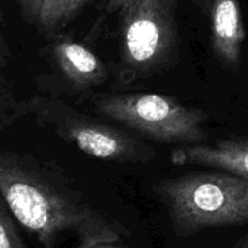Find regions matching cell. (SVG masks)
Masks as SVG:
<instances>
[{
  "label": "cell",
  "instance_id": "ba28073f",
  "mask_svg": "<svg viewBox=\"0 0 248 248\" xmlns=\"http://www.w3.org/2000/svg\"><path fill=\"white\" fill-rule=\"evenodd\" d=\"M51 51L59 70L73 87L89 89L108 79V68L99 56L71 38L60 35L52 43Z\"/></svg>",
  "mask_w": 248,
  "mask_h": 248
},
{
  "label": "cell",
  "instance_id": "8fae6325",
  "mask_svg": "<svg viewBox=\"0 0 248 248\" xmlns=\"http://www.w3.org/2000/svg\"><path fill=\"white\" fill-rule=\"evenodd\" d=\"M26 112V104L18 102L8 84L0 78V129L13 124Z\"/></svg>",
  "mask_w": 248,
  "mask_h": 248
},
{
  "label": "cell",
  "instance_id": "9a60e30c",
  "mask_svg": "<svg viewBox=\"0 0 248 248\" xmlns=\"http://www.w3.org/2000/svg\"><path fill=\"white\" fill-rule=\"evenodd\" d=\"M79 248H127V247H122V246L116 245V242H100V243H95V245L84 246V247H79Z\"/></svg>",
  "mask_w": 248,
  "mask_h": 248
},
{
  "label": "cell",
  "instance_id": "2e32d148",
  "mask_svg": "<svg viewBox=\"0 0 248 248\" xmlns=\"http://www.w3.org/2000/svg\"><path fill=\"white\" fill-rule=\"evenodd\" d=\"M196 5H199L200 8L203 9V10H207L211 8V4H212V0H192Z\"/></svg>",
  "mask_w": 248,
  "mask_h": 248
},
{
  "label": "cell",
  "instance_id": "277c9868",
  "mask_svg": "<svg viewBox=\"0 0 248 248\" xmlns=\"http://www.w3.org/2000/svg\"><path fill=\"white\" fill-rule=\"evenodd\" d=\"M94 108L106 118L164 144L194 145L208 139V113L155 93L99 94Z\"/></svg>",
  "mask_w": 248,
  "mask_h": 248
},
{
  "label": "cell",
  "instance_id": "7c38bea8",
  "mask_svg": "<svg viewBox=\"0 0 248 248\" xmlns=\"http://www.w3.org/2000/svg\"><path fill=\"white\" fill-rule=\"evenodd\" d=\"M20 8V13L23 20L30 25L39 26V14L42 0H16Z\"/></svg>",
  "mask_w": 248,
  "mask_h": 248
},
{
  "label": "cell",
  "instance_id": "30bf717a",
  "mask_svg": "<svg viewBox=\"0 0 248 248\" xmlns=\"http://www.w3.org/2000/svg\"><path fill=\"white\" fill-rule=\"evenodd\" d=\"M68 0H42L38 28L44 33H54L61 28Z\"/></svg>",
  "mask_w": 248,
  "mask_h": 248
},
{
  "label": "cell",
  "instance_id": "8992f818",
  "mask_svg": "<svg viewBox=\"0 0 248 248\" xmlns=\"http://www.w3.org/2000/svg\"><path fill=\"white\" fill-rule=\"evenodd\" d=\"M169 159L174 166L209 167L248 180V138L181 145L170 152Z\"/></svg>",
  "mask_w": 248,
  "mask_h": 248
},
{
  "label": "cell",
  "instance_id": "52a82bcc",
  "mask_svg": "<svg viewBox=\"0 0 248 248\" xmlns=\"http://www.w3.org/2000/svg\"><path fill=\"white\" fill-rule=\"evenodd\" d=\"M209 21L211 47L214 56L225 68L237 71L246 39L238 0H212Z\"/></svg>",
  "mask_w": 248,
  "mask_h": 248
},
{
  "label": "cell",
  "instance_id": "5b68a950",
  "mask_svg": "<svg viewBox=\"0 0 248 248\" xmlns=\"http://www.w3.org/2000/svg\"><path fill=\"white\" fill-rule=\"evenodd\" d=\"M26 109L63 141L75 145L85 155L119 163H146L156 151L119 128L100 122L59 99L34 96Z\"/></svg>",
  "mask_w": 248,
  "mask_h": 248
},
{
  "label": "cell",
  "instance_id": "7a4b0ae2",
  "mask_svg": "<svg viewBox=\"0 0 248 248\" xmlns=\"http://www.w3.org/2000/svg\"><path fill=\"white\" fill-rule=\"evenodd\" d=\"M178 235L248 224V180L226 171H195L155 185Z\"/></svg>",
  "mask_w": 248,
  "mask_h": 248
},
{
  "label": "cell",
  "instance_id": "3957f363",
  "mask_svg": "<svg viewBox=\"0 0 248 248\" xmlns=\"http://www.w3.org/2000/svg\"><path fill=\"white\" fill-rule=\"evenodd\" d=\"M176 8L178 0H109L106 13H117L119 22V82L132 84L175 65Z\"/></svg>",
  "mask_w": 248,
  "mask_h": 248
},
{
  "label": "cell",
  "instance_id": "ac0fdd59",
  "mask_svg": "<svg viewBox=\"0 0 248 248\" xmlns=\"http://www.w3.org/2000/svg\"><path fill=\"white\" fill-rule=\"evenodd\" d=\"M0 16H1V14H0Z\"/></svg>",
  "mask_w": 248,
  "mask_h": 248
},
{
  "label": "cell",
  "instance_id": "4fadbf2b",
  "mask_svg": "<svg viewBox=\"0 0 248 248\" xmlns=\"http://www.w3.org/2000/svg\"><path fill=\"white\" fill-rule=\"evenodd\" d=\"M89 1L90 0H68L65 14H63V18H62L61 27H63V26L67 25L70 21H72Z\"/></svg>",
  "mask_w": 248,
  "mask_h": 248
},
{
  "label": "cell",
  "instance_id": "6da1fadb",
  "mask_svg": "<svg viewBox=\"0 0 248 248\" xmlns=\"http://www.w3.org/2000/svg\"><path fill=\"white\" fill-rule=\"evenodd\" d=\"M0 195L44 248H54L66 232L77 236L80 247L130 236L129 229L93 206L65 171L33 155L0 147Z\"/></svg>",
  "mask_w": 248,
  "mask_h": 248
},
{
  "label": "cell",
  "instance_id": "5bb4252c",
  "mask_svg": "<svg viewBox=\"0 0 248 248\" xmlns=\"http://www.w3.org/2000/svg\"><path fill=\"white\" fill-rule=\"evenodd\" d=\"M9 59V51L8 47H6L5 42H4V38L0 33V67H4V66L8 63Z\"/></svg>",
  "mask_w": 248,
  "mask_h": 248
},
{
  "label": "cell",
  "instance_id": "9c48e42d",
  "mask_svg": "<svg viewBox=\"0 0 248 248\" xmlns=\"http://www.w3.org/2000/svg\"><path fill=\"white\" fill-rule=\"evenodd\" d=\"M0 248H27L20 236L15 218L0 195Z\"/></svg>",
  "mask_w": 248,
  "mask_h": 248
},
{
  "label": "cell",
  "instance_id": "e0dca14e",
  "mask_svg": "<svg viewBox=\"0 0 248 248\" xmlns=\"http://www.w3.org/2000/svg\"><path fill=\"white\" fill-rule=\"evenodd\" d=\"M235 248H248V233L236 242Z\"/></svg>",
  "mask_w": 248,
  "mask_h": 248
}]
</instances>
